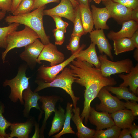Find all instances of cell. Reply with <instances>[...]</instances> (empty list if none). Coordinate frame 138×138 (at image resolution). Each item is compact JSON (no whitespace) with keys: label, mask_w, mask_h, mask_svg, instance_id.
I'll list each match as a JSON object with an SVG mask.
<instances>
[{"label":"cell","mask_w":138,"mask_h":138,"mask_svg":"<svg viewBox=\"0 0 138 138\" xmlns=\"http://www.w3.org/2000/svg\"><path fill=\"white\" fill-rule=\"evenodd\" d=\"M46 5L40 7L29 13L18 15H9L5 19L8 24L16 23L22 24L29 27L39 36L41 42L44 45L50 43L49 37L45 32L43 18Z\"/></svg>","instance_id":"6da1fadb"},{"label":"cell","mask_w":138,"mask_h":138,"mask_svg":"<svg viewBox=\"0 0 138 138\" xmlns=\"http://www.w3.org/2000/svg\"><path fill=\"white\" fill-rule=\"evenodd\" d=\"M74 76L70 68L65 67L61 73L58 75L52 82L46 83L39 79L35 81L38 86L34 92H38L46 88L57 87L61 88L65 91L70 96L73 102L74 108L77 107V102L80 97H76L72 89V85L76 79Z\"/></svg>","instance_id":"7a4b0ae2"},{"label":"cell","mask_w":138,"mask_h":138,"mask_svg":"<svg viewBox=\"0 0 138 138\" xmlns=\"http://www.w3.org/2000/svg\"><path fill=\"white\" fill-rule=\"evenodd\" d=\"M28 66L23 64L19 67L16 76L10 80H6L3 85L4 87L9 86L11 89L9 98L13 102L16 103L19 100L22 105H24L23 93L29 85V80L31 77H27L26 71Z\"/></svg>","instance_id":"3957f363"},{"label":"cell","mask_w":138,"mask_h":138,"mask_svg":"<svg viewBox=\"0 0 138 138\" xmlns=\"http://www.w3.org/2000/svg\"><path fill=\"white\" fill-rule=\"evenodd\" d=\"M39 38V36L34 31L26 26L21 30L15 31L11 33L7 38V47L2 53L3 62H5L6 55L10 50L15 48L25 47Z\"/></svg>","instance_id":"277c9868"},{"label":"cell","mask_w":138,"mask_h":138,"mask_svg":"<svg viewBox=\"0 0 138 138\" xmlns=\"http://www.w3.org/2000/svg\"><path fill=\"white\" fill-rule=\"evenodd\" d=\"M98 57L101 63L100 70L105 77L123 73H129L134 67L133 61L129 58L113 62L108 60L105 54L100 55Z\"/></svg>","instance_id":"5b68a950"},{"label":"cell","mask_w":138,"mask_h":138,"mask_svg":"<svg viewBox=\"0 0 138 138\" xmlns=\"http://www.w3.org/2000/svg\"><path fill=\"white\" fill-rule=\"evenodd\" d=\"M104 87L100 91L97 97L100 101L99 104L96 105V109L111 114L119 110L126 109L125 102L121 101L116 96L112 95Z\"/></svg>","instance_id":"8992f818"},{"label":"cell","mask_w":138,"mask_h":138,"mask_svg":"<svg viewBox=\"0 0 138 138\" xmlns=\"http://www.w3.org/2000/svg\"><path fill=\"white\" fill-rule=\"evenodd\" d=\"M85 46L84 44H82L76 52L72 54L68 58L60 63L50 67L46 66L44 65L40 66L37 70V79L46 83L52 81L61 71L76 58L79 51L83 49Z\"/></svg>","instance_id":"52a82bcc"},{"label":"cell","mask_w":138,"mask_h":138,"mask_svg":"<svg viewBox=\"0 0 138 138\" xmlns=\"http://www.w3.org/2000/svg\"><path fill=\"white\" fill-rule=\"evenodd\" d=\"M102 2L109 13L110 18L122 24L130 20L132 10L112 0H103Z\"/></svg>","instance_id":"ba28073f"},{"label":"cell","mask_w":138,"mask_h":138,"mask_svg":"<svg viewBox=\"0 0 138 138\" xmlns=\"http://www.w3.org/2000/svg\"><path fill=\"white\" fill-rule=\"evenodd\" d=\"M45 45L38 38L25 47L24 51L20 54L19 57L31 70L34 69L37 59Z\"/></svg>","instance_id":"9c48e42d"},{"label":"cell","mask_w":138,"mask_h":138,"mask_svg":"<svg viewBox=\"0 0 138 138\" xmlns=\"http://www.w3.org/2000/svg\"><path fill=\"white\" fill-rule=\"evenodd\" d=\"M64 59L63 54L58 50L55 45L50 43L45 45L37 62L41 64L42 61H48L50 62L51 66H52L62 63Z\"/></svg>","instance_id":"30bf717a"},{"label":"cell","mask_w":138,"mask_h":138,"mask_svg":"<svg viewBox=\"0 0 138 138\" xmlns=\"http://www.w3.org/2000/svg\"><path fill=\"white\" fill-rule=\"evenodd\" d=\"M43 16L55 15L65 18L73 23L75 18V8L70 0H61L56 6L44 10Z\"/></svg>","instance_id":"8fae6325"},{"label":"cell","mask_w":138,"mask_h":138,"mask_svg":"<svg viewBox=\"0 0 138 138\" xmlns=\"http://www.w3.org/2000/svg\"><path fill=\"white\" fill-rule=\"evenodd\" d=\"M88 120L91 124L96 126L97 130L107 128L115 125L111 114L98 112L94 108L91 107Z\"/></svg>","instance_id":"7c38bea8"},{"label":"cell","mask_w":138,"mask_h":138,"mask_svg":"<svg viewBox=\"0 0 138 138\" xmlns=\"http://www.w3.org/2000/svg\"><path fill=\"white\" fill-rule=\"evenodd\" d=\"M89 33L92 43L97 45L99 53L102 54L104 53L113 61V57L111 51L112 48L105 36L103 30L96 29Z\"/></svg>","instance_id":"4fadbf2b"},{"label":"cell","mask_w":138,"mask_h":138,"mask_svg":"<svg viewBox=\"0 0 138 138\" xmlns=\"http://www.w3.org/2000/svg\"><path fill=\"white\" fill-rule=\"evenodd\" d=\"M36 121L34 117L29 116L24 122H13L10 126L11 131L9 133L10 138H28Z\"/></svg>","instance_id":"5bb4252c"},{"label":"cell","mask_w":138,"mask_h":138,"mask_svg":"<svg viewBox=\"0 0 138 138\" xmlns=\"http://www.w3.org/2000/svg\"><path fill=\"white\" fill-rule=\"evenodd\" d=\"M60 99L59 97L55 95L41 96L39 100L42 103V108L45 114L42 125L40 129V137L41 138L44 137V133L46 128L47 121L53 112H54L56 103Z\"/></svg>","instance_id":"9a60e30c"},{"label":"cell","mask_w":138,"mask_h":138,"mask_svg":"<svg viewBox=\"0 0 138 138\" xmlns=\"http://www.w3.org/2000/svg\"><path fill=\"white\" fill-rule=\"evenodd\" d=\"M41 96L38 93L33 92L31 89L29 85L28 88L24 91L23 93V98L24 102V109L23 111L24 117L28 118L31 109L33 108L39 110L40 113L39 117V120H40L43 112L38 103V101L40 99Z\"/></svg>","instance_id":"2e32d148"},{"label":"cell","mask_w":138,"mask_h":138,"mask_svg":"<svg viewBox=\"0 0 138 138\" xmlns=\"http://www.w3.org/2000/svg\"><path fill=\"white\" fill-rule=\"evenodd\" d=\"M121 29L119 31H110L107 36L110 40H116L123 38H130L138 29V23L133 20H129L123 22Z\"/></svg>","instance_id":"e0dca14e"},{"label":"cell","mask_w":138,"mask_h":138,"mask_svg":"<svg viewBox=\"0 0 138 138\" xmlns=\"http://www.w3.org/2000/svg\"><path fill=\"white\" fill-rule=\"evenodd\" d=\"M91 7L94 25L96 29L108 30L109 28L107 22L110 17L107 8H98L94 5Z\"/></svg>","instance_id":"ac0fdd59"},{"label":"cell","mask_w":138,"mask_h":138,"mask_svg":"<svg viewBox=\"0 0 138 138\" xmlns=\"http://www.w3.org/2000/svg\"><path fill=\"white\" fill-rule=\"evenodd\" d=\"M72 110L73 113L71 119L77 128V136L79 138H93L95 130L83 124L80 115V108L76 107V108H74Z\"/></svg>","instance_id":"d6986e66"},{"label":"cell","mask_w":138,"mask_h":138,"mask_svg":"<svg viewBox=\"0 0 138 138\" xmlns=\"http://www.w3.org/2000/svg\"><path fill=\"white\" fill-rule=\"evenodd\" d=\"M111 114L115 125L121 129L129 128L132 124L135 117L131 110L126 109L119 110Z\"/></svg>","instance_id":"ffe728a7"},{"label":"cell","mask_w":138,"mask_h":138,"mask_svg":"<svg viewBox=\"0 0 138 138\" xmlns=\"http://www.w3.org/2000/svg\"><path fill=\"white\" fill-rule=\"evenodd\" d=\"M95 45V44L91 43L87 49L80 50L76 59L87 62L94 66L95 67L100 69L101 63L97 55Z\"/></svg>","instance_id":"44dd1931"},{"label":"cell","mask_w":138,"mask_h":138,"mask_svg":"<svg viewBox=\"0 0 138 138\" xmlns=\"http://www.w3.org/2000/svg\"><path fill=\"white\" fill-rule=\"evenodd\" d=\"M119 77L123 79V82L119 86L126 87L129 86V89L134 94L137 92L138 87V64L134 67L130 72L126 75L120 74Z\"/></svg>","instance_id":"7402d4cb"},{"label":"cell","mask_w":138,"mask_h":138,"mask_svg":"<svg viewBox=\"0 0 138 138\" xmlns=\"http://www.w3.org/2000/svg\"><path fill=\"white\" fill-rule=\"evenodd\" d=\"M54 112L55 115L52 121L51 126L48 134L49 137L62 129L65 119V110L60 105L58 109L55 108Z\"/></svg>","instance_id":"603a6c76"},{"label":"cell","mask_w":138,"mask_h":138,"mask_svg":"<svg viewBox=\"0 0 138 138\" xmlns=\"http://www.w3.org/2000/svg\"><path fill=\"white\" fill-rule=\"evenodd\" d=\"M79 5L80 10L81 20L85 34L93 30L94 25L91 12L89 5Z\"/></svg>","instance_id":"cb8c5ba5"},{"label":"cell","mask_w":138,"mask_h":138,"mask_svg":"<svg viewBox=\"0 0 138 138\" xmlns=\"http://www.w3.org/2000/svg\"><path fill=\"white\" fill-rule=\"evenodd\" d=\"M109 91L116 95L119 99H124L126 101L130 100L138 101V97L134 94L130 92L126 87H115L113 86L105 87Z\"/></svg>","instance_id":"d4e9b609"},{"label":"cell","mask_w":138,"mask_h":138,"mask_svg":"<svg viewBox=\"0 0 138 138\" xmlns=\"http://www.w3.org/2000/svg\"><path fill=\"white\" fill-rule=\"evenodd\" d=\"M113 41L114 54L116 55L132 51L135 48L130 38H123Z\"/></svg>","instance_id":"484cf974"},{"label":"cell","mask_w":138,"mask_h":138,"mask_svg":"<svg viewBox=\"0 0 138 138\" xmlns=\"http://www.w3.org/2000/svg\"><path fill=\"white\" fill-rule=\"evenodd\" d=\"M73 104L67 103L65 113V119L63 128L61 131L57 134L53 136V138H59L61 136L66 134H75L70 125L71 119L73 114Z\"/></svg>","instance_id":"4316f807"},{"label":"cell","mask_w":138,"mask_h":138,"mask_svg":"<svg viewBox=\"0 0 138 138\" xmlns=\"http://www.w3.org/2000/svg\"><path fill=\"white\" fill-rule=\"evenodd\" d=\"M121 129L115 125L103 130H96L93 138H118Z\"/></svg>","instance_id":"83f0119b"},{"label":"cell","mask_w":138,"mask_h":138,"mask_svg":"<svg viewBox=\"0 0 138 138\" xmlns=\"http://www.w3.org/2000/svg\"><path fill=\"white\" fill-rule=\"evenodd\" d=\"M20 24L13 23L3 27H0V47L6 49L7 46V39L8 35L16 31Z\"/></svg>","instance_id":"f1b7e54d"},{"label":"cell","mask_w":138,"mask_h":138,"mask_svg":"<svg viewBox=\"0 0 138 138\" xmlns=\"http://www.w3.org/2000/svg\"><path fill=\"white\" fill-rule=\"evenodd\" d=\"M75 18L74 27L71 36H82L85 34L84 32L80 17V12L79 5L75 8Z\"/></svg>","instance_id":"f546056e"},{"label":"cell","mask_w":138,"mask_h":138,"mask_svg":"<svg viewBox=\"0 0 138 138\" xmlns=\"http://www.w3.org/2000/svg\"><path fill=\"white\" fill-rule=\"evenodd\" d=\"M5 108L4 105L0 103V138H10L9 133L7 134L6 131L10 127L12 123L7 120L3 116Z\"/></svg>","instance_id":"4dcf8cb0"},{"label":"cell","mask_w":138,"mask_h":138,"mask_svg":"<svg viewBox=\"0 0 138 138\" xmlns=\"http://www.w3.org/2000/svg\"><path fill=\"white\" fill-rule=\"evenodd\" d=\"M34 0H22L15 10L12 13L13 15L27 14L33 10Z\"/></svg>","instance_id":"1f68e13d"},{"label":"cell","mask_w":138,"mask_h":138,"mask_svg":"<svg viewBox=\"0 0 138 138\" xmlns=\"http://www.w3.org/2000/svg\"><path fill=\"white\" fill-rule=\"evenodd\" d=\"M81 37V36L78 35L71 36L70 42L67 45V48L71 51L72 54L76 52L80 49Z\"/></svg>","instance_id":"d6a6232c"},{"label":"cell","mask_w":138,"mask_h":138,"mask_svg":"<svg viewBox=\"0 0 138 138\" xmlns=\"http://www.w3.org/2000/svg\"><path fill=\"white\" fill-rule=\"evenodd\" d=\"M50 16L53 18L55 23L56 28L62 30L64 33L66 32V29L68 23L63 21L61 17L59 16L53 15Z\"/></svg>","instance_id":"836d02e7"},{"label":"cell","mask_w":138,"mask_h":138,"mask_svg":"<svg viewBox=\"0 0 138 138\" xmlns=\"http://www.w3.org/2000/svg\"><path fill=\"white\" fill-rule=\"evenodd\" d=\"M133 10L138 7V0H112Z\"/></svg>","instance_id":"e575fe53"},{"label":"cell","mask_w":138,"mask_h":138,"mask_svg":"<svg viewBox=\"0 0 138 138\" xmlns=\"http://www.w3.org/2000/svg\"><path fill=\"white\" fill-rule=\"evenodd\" d=\"M53 31L55 39V44L62 45L65 40L64 33L62 30L56 28L54 29Z\"/></svg>","instance_id":"d590c367"},{"label":"cell","mask_w":138,"mask_h":138,"mask_svg":"<svg viewBox=\"0 0 138 138\" xmlns=\"http://www.w3.org/2000/svg\"><path fill=\"white\" fill-rule=\"evenodd\" d=\"M125 102L124 106L126 108L131 110L134 116L138 115V104L136 101L131 100L126 101Z\"/></svg>","instance_id":"8d00e7d4"},{"label":"cell","mask_w":138,"mask_h":138,"mask_svg":"<svg viewBox=\"0 0 138 138\" xmlns=\"http://www.w3.org/2000/svg\"><path fill=\"white\" fill-rule=\"evenodd\" d=\"M13 0H0V9L5 12H11Z\"/></svg>","instance_id":"74e56055"},{"label":"cell","mask_w":138,"mask_h":138,"mask_svg":"<svg viewBox=\"0 0 138 138\" xmlns=\"http://www.w3.org/2000/svg\"><path fill=\"white\" fill-rule=\"evenodd\" d=\"M60 0H34L33 10L38 8L45 5L51 2L59 3Z\"/></svg>","instance_id":"f35d334b"},{"label":"cell","mask_w":138,"mask_h":138,"mask_svg":"<svg viewBox=\"0 0 138 138\" xmlns=\"http://www.w3.org/2000/svg\"><path fill=\"white\" fill-rule=\"evenodd\" d=\"M132 138H138V126L134 122L129 128Z\"/></svg>","instance_id":"ab89813d"},{"label":"cell","mask_w":138,"mask_h":138,"mask_svg":"<svg viewBox=\"0 0 138 138\" xmlns=\"http://www.w3.org/2000/svg\"><path fill=\"white\" fill-rule=\"evenodd\" d=\"M121 131L118 138H132L129 128H124Z\"/></svg>","instance_id":"60d3db41"},{"label":"cell","mask_w":138,"mask_h":138,"mask_svg":"<svg viewBox=\"0 0 138 138\" xmlns=\"http://www.w3.org/2000/svg\"><path fill=\"white\" fill-rule=\"evenodd\" d=\"M130 38L135 48L138 49V29Z\"/></svg>","instance_id":"b9f144b4"},{"label":"cell","mask_w":138,"mask_h":138,"mask_svg":"<svg viewBox=\"0 0 138 138\" xmlns=\"http://www.w3.org/2000/svg\"><path fill=\"white\" fill-rule=\"evenodd\" d=\"M131 20L138 23V7L132 10Z\"/></svg>","instance_id":"7bdbcfd3"},{"label":"cell","mask_w":138,"mask_h":138,"mask_svg":"<svg viewBox=\"0 0 138 138\" xmlns=\"http://www.w3.org/2000/svg\"><path fill=\"white\" fill-rule=\"evenodd\" d=\"M34 126L35 127V131L32 138H39L40 137L39 124L37 123L36 121Z\"/></svg>","instance_id":"ee69618b"},{"label":"cell","mask_w":138,"mask_h":138,"mask_svg":"<svg viewBox=\"0 0 138 138\" xmlns=\"http://www.w3.org/2000/svg\"><path fill=\"white\" fill-rule=\"evenodd\" d=\"M22 0H13L12 8L11 13H13Z\"/></svg>","instance_id":"f6af8a7d"},{"label":"cell","mask_w":138,"mask_h":138,"mask_svg":"<svg viewBox=\"0 0 138 138\" xmlns=\"http://www.w3.org/2000/svg\"><path fill=\"white\" fill-rule=\"evenodd\" d=\"M79 5L85 6L89 5L88 0H75Z\"/></svg>","instance_id":"bcb514c9"},{"label":"cell","mask_w":138,"mask_h":138,"mask_svg":"<svg viewBox=\"0 0 138 138\" xmlns=\"http://www.w3.org/2000/svg\"><path fill=\"white\" fill-rule=\"evenodd\" d=\"M133 57L137 61H138V49L136 48L133 54Z\"/></svg>","instance_id":"7dc6e473"},{"label":"cell","mask_w":138,"mask_h":138,"mask_svg":"<svg viewBox=\"0 0 138 138\" xmlns=\"http://www.w3.org/2000/svg\"><path fill=\"white\" fill-rule=\"evenodd\" d=\"M6 14V12L3 11H0V21L5 17Z\"/></svg>","instance_id":"c3c4849f"},{"label":"cell","mask_w":138,"mask_h":138,"mask_svg":"<svg viewBox=\"0 0 138 138\" xmlns=\"http://www.w3.org/2000/svg\"><path fill=\"white\" fill-rule=\"evenodd\" d=\"M72 3L74 8H75L78 5V3L75 0H70Z\"/></svg>","instance_id":"681fc988"},{"label":"cell","mask_w":138,"mask_h":138,"mask_svg":"<svg viewBox=\"0 0 138 138\" xmlns=\"http://www.w3.org/2000/svg\"><path fill=\"white\" fill-rule=\"evenodd\" d=\"M103 0H94L95 3L97 4H99L101 1H102Z\"/></svg>","instance_id":"f907efd6"}]
</instances>
